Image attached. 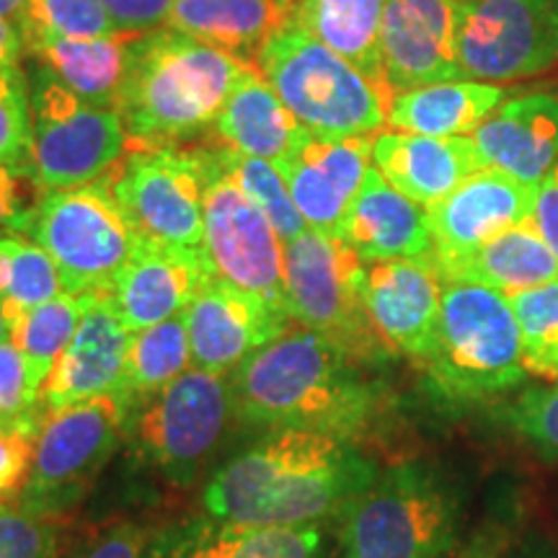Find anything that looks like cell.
I'll list each match as a JSON object with an SVG mask.
<instances>
[{"label":"cell","mask_w":558,"mask_h":558,"mask_svg":"<svg viewBox=\"0 0 558 558\" xmlns=\"http://www.w3.org/2000/svg\"><path fill=\"white\" fill-rule=\"evenodd\" d=\"M535 186L499 169H481L427 207L437 269L478 251L494 235L533 218Z\"/></svg>","instance_id":"17"},{"label":"cell","mask_w":558,"mask_h":558,"mask_svg":"<svg viewBox=\"0 0 558 558\" xmlns=\"http://www.w3.org/2000/svg\"><path fill=\"white\" fill-rule=\"evenodd\" d=\"M32 169L47 192L94 184L120 163L130 137L114 109L73 94L50 68L32 60Z\"/></svg>","instance_id":"8"},{"label":"cell","mask_w":558,"mask_h":558,"mask_svg":"<svg viewBox=\"0 0 558 558\" xmlns=\"http://www.w3.org/2000/svg\"><path fill=\"white\" fill-rule=\"evenodd\" d=\"M424 373L450 401H481L520 386V324L505 292L486 284L445 279L437 337Z\"/></svg>","instance_id":"4"},{"label":"cell","mask_w":558,"mask_h":558,"mask_svg":"<svg viewBox=\"0 0 558 558\" xmlns=\"http://www.w3.org/2000/svg\"><path fill=\"white\" fill-rule=\"evenodd\" d=\"M509 305L520 324L525 369L558 383V279L509 295Z\"/></svg>","instance_id":"36"},{"label":"cell","mask_w":558,"mask_h":558,"mask_svg":"<svg viewBox=\"0 0 558 558\" xmlns=\"http://www.w3.org/2000/svg\"><path fill=\"white\" fill-rule=\"evenodd\" d=\"M365 271L367 262L333 235L308 228L284 243L290 318L329 339L357 365L393 354L367 316Z\"/></svg>","instance_id":"6"},{"label":"cell","mask_w":558,"mask_h":558,"mask_svg":"<svg viewBox=\"0 0 558 558\" xmlns=\"http://www.w3.org/2000/svg\"><path fill=\"white\" fill-rule=\"evenodd\" d=\"M0 163L32 166L29 78L19 65L0 68Z\"/></svg>","instance_id":"38"},{"label":"cell","mask_w":558,"mask_h":558,"mask_svg":"<svg viewBox=\"0 0 558 558\" xmlns=\"http://www.w3.org/2000/svg\"><path fill=\"white\" fill-rule=\"evenodd\" d=\"M41 418L45 414H39L37 409L9 427H0V501L21 497L24 492L26 481L32 476Z\"/></svg>","instance_id":"42"},{"label":"cell","mask_w":558,"mask_h":558,"mask_svg":"<svg viewBox=\"0 0 558 558\" xmlns=\"http://www.w3.org/2000/svg\"><path fill=\"white\" fill-rule=\"evenodd\" d=\"M207 277L202 248L140 239L135 254L111 284L109 298L124 326L135 333L181 316Z\"/></svg>","instance_id":"21"},{"label":"cell","mask_w":558,"mask_h":558,"mask_svg":"<svg viewBox=\"0 0 558 558\" xmlns=\"http://www.w3.org/2000/svg\"><path fill=\"white\" fill-rule=\"evenodd\" d=\"M132 331L107 292L83 295V318L41 388V407L62 409L120 393Z\"/></svg>","instance_id":"20"},{"label":"cell","mask_w":558,"mask_h":558,"mask_svg":"<svg viewBox=\"0 0 558 558\" xmlns=\"http://www.w3.org/2000/svg\"><path fill=\"white\" fill-rule=\"evenodd\" d=\"M78 558H148V533L132 522H122L99 535Z\"/></svg>","instance_id":"45"},{"label":"cell","mask_w":558,"mask_h":558,"mask_svg":"<svg viewBox=\"0 0 558 558\" xmlns=\"http://www.w3.org/2000/svg\"><path fill=\"white\" fill-rule=\"evenodd\" d=\"M26 3H29V0H0V16L16 21L21 16V11L26 9Z\"/></svg>","instance_id":"48"},{"label":"cell","mask_w":558,"mask_h":558,"mask_svg":"<svg viewBox=\"0 0 558 558\" xmlns=\"http://www.w3.org/2000/svg\"><path fill=\"white\" fill-rule=\"evenodd\" d=\"M383 5L386 0H295L290 21L341 54L393 99L380 52Z\"/></svg>","instance_id":"29"},{"label":"cell","mask_w":558,"mask_h":558,"mask_svg":"<svg viewBox=\"0 0 558 558\" xmlns=\"http://www.w3.org/2000/svg\"><path fill=\"white\" fill-rule=\"evenodd\" d=\"M442 284L432 254L367 264V316L390 352L407 354L418 367L435 349Z\"/></svg>","instance_id":"16"},{"label":"cell","mask_w":558,"mask_h":558,"mask_svg":"<svg viewBox=\"0 0 558 558\" xmlns=\"http://www.w3.org/2000/svg\"><path fill=\"white\" fill-rule=\"evenodd\" d=\"M235 414L271 429H316L352 439L375 393L357 362L311 329L288 331L230 373Z\"/></svg>","instance_id":"2"},{"label":"cell","mask_w":558,"mask_h":558,"mask_svg":"<svg viewBox=\"0 0 558 558\" xmlns=\"http://www.w3.org/2000/svg\"><path fill=\"white\" fill-rule=\"evenodd\" d=\"M0 558H58V530L47 512L0 501Z\"/></svg>","instance_id":"40"},{"label":"cell","mask_w":558,"mask_h":558,"mask_svg":"<svg viewBox=\"0 0 558 558\" xmlns=\"http://www.w3.org/2000/svg\"><path fill=\"white\" fill-rule=\"evenodd\" d=\"M533 226L558 259V163L550 169L538 186L533 202Z\"/></svg>","instance_id":"46"},{"label":"cell","mask_w":558,"mask_h":558,"mask_svg":"<svg viewBox=\"0 0 558 558\" xmlns=\"http://www.w3.org/2000/svg\"><path fill=\"white\" fill-rule=\"evenodd\" d=\"M254 65L311 135H378L388 124V96L292 21L271 34Z\"/></svg>","instance_id":"5"},{"label":"cell","mask_w":558,"mask_h":558,"mask_svg":"<svg viewBox=\"0 0 558 558\" xmlns=\"http://www.w3.org/2000/svg\"><path fill=\"white\" fill-rule=\"evenodd\" d=\"M248 65L177 29L132 34L114 101L130 143L199 137L218 120Z\"/></svg>","instance_id":"3"},{"label":"cell","mask_w":558,"mask_h":558,"mask_svg":"<svg viewBox=\"0 0 558 558\" xmlns=\"http://www.w3.org/2000/svg\"><path fill=\"white\" fill-rule=\"evenodd\" d=\"M501 418L543 458L558 460V383L550 388L525 390L520 399L501 409Z\"/></svg>","instance_id":"39"},{"label":"cell","mask_w":558,"mask_h":558,"mask_svg":"<svg viewBox=\"0 0 558 558\" xmlns=\"http://www.w3.org/2000/svg\"><path fill=\"white\" fill-rule=\"evenodd\" d=\"M463 81L533 78L558 62V0H458Z\"/></svg>","instance_id":"12"},{"label":"cell","mask_w":558,"mask_h":558,"mask_svg":"<svg viewBox=\"0 0 558 558\" xmlns=\"http://www.w3.org/2000/svg\"><path fill=\"white\" fill-rule=\"evenodd\" d=\"M184 318L192 365L218 375L233 373L243 360L288 333L292 320L279 305L215 277H207Z\"/></svg>","instance_id":"15"},{"label":"cell","mask_w":558,"mask_h":558,"mask_svg":"<svg viewBox=\"0 0 558 558\" xmlns=\"http://www.w3.org/2000/svg\"><path fill=\"white\" fill-rule=\"evenodd\" d=\"M81 318L83 295L60 292L58 298L47 300L39 308L29 311L9 326V339L19 347L21 357L26 362L29 390L37 401H41V388L50 378L54 362L60 360L70 339L78 331Z\"/></svg>","instance_id":"32"},{"label":"cell","mask_w":558,"mask_h":558,"mask_svg":"<svg viewBox=\"0 0 558 558\" xmlns=\"http://www.w3.org/2000/svg\"><path fill=\"white\" fill-rule=\"evenodd\" d=\"M439 275L442 279L486 284L509 298L558 279V259L533 220H525L494 235L465 259L442 267Z\"/></svg>","instance_id":"30"},{"label":"cell","mask_w":558,"mask_h":558,"mask_svg":"<svg viewBox=\"0 0 558 558\" xmlns=\"http://www.w3.org/2000/svg\"><path fill=\"white\" fill-rule=\"evenodd\" d=\"M29 235L52 256L70 295H109L140 243L107 177L75 190L47 192Z\"/></svg>","instance_id":"9"},{"label":"cell","mask_w":558,"mask_h":558,"mask_svg":"<svg viewBox=\"0 0 558 558\" xmlns=\"http://www.w3.org/2000/svg\"><path fill=\"white\" fill-rule=\"evenodd\" d=\"M469 137L486 169L538 186L558 163V96L535 90L507 99Z\"/></svg>","instance_id":"22"},{"label":"cell","mask_w":558,"mask_h":558,"mask_svg":"<svg viewBox=\"0 0 558 558\" xmlns=\"http://www.w3.org/2000/svg\"><path fill=\"white\" fill-rule=\"evenodd\" d=\"M373 166L409 199L432 207L473 173L486 169L469 135L429 137L380 130L373 137Z\"/></svg>","instance_id":"23"},{"label":"cell","mask_w":558,"mask_h":558,"mask_svg":"<svg viewBox=\"0 0 558 558\" xmlns=\"http://www.w3.org/2000/svg\"><path fill=\"white\" fill-rule=\"evenodd\" d=\"M120 34H143L169 19L173 0H101Z\"/></svg>","instance_id":"44"},{"label":"cell","mask_w":558,"mask_h":558,"mask_svg":"<svg viewBox=\"0 0 558 558\" xmlns=\"http://www.w3.org/2000/svg\"><path fill=\"white\" fill-rule=\"evenodd\" d=\"M26 52V39L19 21L0 16V68L19 65V58Z\"/></svg>","instance_id":"47"},{"label":"cell","mask_w":558,"mask_h":558,"mask_svg":"<svg viewBox=\"0 0 558 558\" xmlns=\"http://www.w3.org/2000/svg\"><path fill=\"white\" fill-rule=\"evenodd\" d=\"M505 99L507 90L497 83H432V86L393 94L388 104V128L429 137L471 135Z\"/></svg>","instance_id":"28"},{"label":"cell","mask_w":558,"mask_h":558,"mask_svg":"<svg viewBox=\"0 0 558 558\" xmlns=\"http://www.w3.org/2000/svg\"><path fill=\"white\" fill-rule=\"evenodd\" d=\"M26 52L65 39H99L120 34L101 0H29L16 19Z\"/></svg>","instance_id":"35"},{"label":"cell","mask_w":558,"mask_h":558,"mask_svg":"<svg viewBox=\"0 0 558 558\" xmlns=\"http://www.w3.org/2000/svg\"><path fill=\"white\" fill-rule=\"evenodd\" d=\"M318 546L316 525L256 527L209 514L160 535L148 558H316Z\"/></svg>","instance_id":"26"},{"label":"cell","mask_w":558,"mask_h":558,"mask_svg":"<svg viewBox=\"0 0 558 558\" xmlns=\"http://www.w3.org/2000/svg\"><path fill=\"white\" fill-rule=\"evenodd\" d=\"M190 367H194L190 331H186V318L181 313V316L132 333L120 396L135 401V396L158 393Z\"/></svg>","instance_id":"33"},{"label":"cell","mask_w":558,"mask_h":558,"mask_svg":"<svg viewBox=\"0 0 558 558\" xmlns=\"http://www.w3.org/2000/svg\"><path fill=\"white\" fill-rule=\"evenodd\" d=\"M373 137L324 140L308 135L277 166L311 230L339 239L347 209L373 169Z\"/></svg>","instance_id":"19"},{"label":"cell","mask_w":558,"mask_h":558,"mask_svg":"<svg viewBox=\"0 0 558 558\" xmlns=\"http://www.w3.org/2000/svg\"><path fill=\"white\" fill-rule=\"evenodd\" d=\"M62 290L52 256L26 235H0V311L9 326Z\"/></svg>","instance_id":"34"},{"label":"cell","mask_w":558,"mask_h":558,"mask_svg":"<svg viewBox=\"0 0 558 558\" xmlns=\"http://www.w3.org/2000/svg\"><path fill=\"white\" fill-rule=\"evenodd\" d=\"M132 34L99 39H65L29 52L32 60L50 68L65 86L94 107L114 109L120 94Z\"/></svg>","instance_id":"31"},{"label":"cell","mask_w":558,"mask_h":558,"mask_svg":"<svg viewBox=\"0 0 558 558\" xmlns=\"http://www.w3.org/2000/svg\"><path fill=\"white\" fill-rule=\"evenodd\" d=\"M458 507L429 471L401 465L383 473L344 512L349 558H439L452 546Z\"/></svg>","instance_id":"7"},{"label":"cell","mask_w":558,"mask_h":558,"mask_svg":"<svg viewBox=\"0 0 558 558\" xmlns=\"http://www.w3.org/2000/svg\"><path fill=\"white\" fill-rule=\"evenodd\" d=\"M295 0H173L169 29L256 62L271 34L290 24Z\"/></svg>","instance_id":"27"},{"label":"cell","mask_w":558,"mask_h":558,"mask_svg":"<svg viewBox=\"0 0 558 558\" xmlns=\"http://www.w3.org/2000/svg\"><path fill=\"white\" fill-rule=\"evenodd\" d=\"M107 181L140 239L202 246L205 171L197 145L130 143Z\"/></svg>","instance_id":"11"},{"label":"cell","mask_w":558,"mask_h":558,"mask_svg":"<svg viewBox=\"0 0 558 558\" xmlns=\"http://www.w3.org/2000/svg\"><path fill=\"white\" fill-rule=\"evenodd\" d=\"M226 158L233 177L239 179L241 190L262 209L264 218L271 222V228L277 230L282 243L295 241L300 233L308 230L303 215H300L295 202H292V194L288 190V184H284L282 173H279L275 163H269V160L264 158L246 156V153L228 148V145Z\"/></svg>","instance_id":"37"},{"label":"cell","mask_w":558,"mask_h":558,"mask_svg":"<svg viewBox=\"0 0 558 558\" xmlns=\"http://www.w3.org/2000/svg\"><path fill=\"white\" fill-rule=\"evenodd\" d=\"M132 401L99 396L62 409H47L37 435L32 476L19 505L50 512L65 505L104 469L124 432Z\"/></svg>","instance_id":"13"},{"label":"cell","mask_w":558,"mask_h":558,"mask_svg":"<svg viewBox=\"0 0 558 558\" xmlns=\"http://www.w3.org/2000/svg\"><path fill=\"white\" fill-rule=\"evenodd\" d=\"M339 239L357 251L367 264L427 256L432 254L429 213L427 207L390 186L373 166L347 209Z\"/></svg>","instance_id":"24"},{"label":"cell","mask_w":558,"mask_h":558,"mask_svg":"<svg viewBox=\"0 0 558 558\" xmlns=\"http://www.w3.org/2000/svg\"><path fill=\"white\" fill-rule=\"evenodd\" d=\"M378 478L347 439L316 429H275L209 481L213 518L256 527H303L341 514Z\"/></svg>","instance_id":"1"},{"label":"cell","mask_w":558,"mask_h":558,"mask_svg":"<svg viewBox=\"0 0 558 558\" xmlns=\"http://www.w3.org/2000/svg\"><path fill=\"white\" fill-rule=\"evenodd\" d=\"M45 194L32 166L0 163V235H29Z\"/></svg>","instance_id":"41"},{"label":"cell","mask_w":558,"mask_h":558,"mask_svg":"<svg viewBox=\"0 0 558 558\" xmlns=\"http://www.w3.org/2000/svg\"><path fill=\"white\" fill-rule=\"evenodd\" d=\"M9 339V320H5L3 311H0V341Z\"/></svg>","instance_id":"49"},{"label":"cell","mask_w":558,"mask_h":558,"mask_svg":"<svg viewBox=\"0 0 558 558\" xmlns=\"http://www.w3.org/2000/svg\"><path fill=\"white\" fill-rule=\"evenodd\" d=\"M456 37L458 0H386L380 52L390 94L463 81Z\"/></svg>","instance_id":"18"},{"label":"cell","mask_w":558,"mask_h":558,"mask_svg":"<svg viewBox=\"0 0 558 558\" xmlns=\"http://www.w3.org/2000/svg\"><path fill=\"white\" fill-rule=\"evenodd\" d=\"M235 414L233 386L228 375L190 367L160 388L128 422L140 456L169 473H192L226 435Z\"/></svg>","instance_id":"14"},{"label":"cell","mask_w":558,"mask_h":558,"mask_svg":"<svg viewBox=\"0 0 558 558\" xmlns=\"http://www.w3.org/2000/svg\"><path fill=\"white\" fill-rule=\"evenodd\" d=\"M213 132L228 148L282 166L311 135L251 62L228 96Z\"/></svg>","instance_id":"25"},{"label":"cell","mask_w":558,"mask_h":558,"mask_svg":"<svg viewBox=\"0 0 558 558\" xmlns=\"http://www.w3.org/2000/svg\"><path fill=\"white\" fill-rule=\"evenodd\" d=\"M197 148L205 171V235L199 248L209 277L288 311L282 239L241 190L228 166L226 145L205 143Z\"/></svg>","instance_id":"10"},{"label":"cell","mask_w":558,"mask_h":558,"mask_svg":"<svg viewBox=\"0 0 558 558\" xmlns=\"http://www.w3.org/2000/svg\"><path fill=\"white\" fill-rule=\"evenodd\" d=\"M39 403L29 390L26 362L11 339L0 341V427L34 414Z\"/></svg>","instance_id":"43"}]
</instances>
